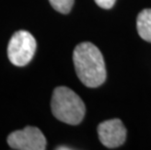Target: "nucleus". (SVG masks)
Wrapping results in <instances>:
<instances>
[{
	"instance_id": "nucleus-1",
	"label": "nucleus",
	"mask_w": 151,
	"mask_h": 150,
	"mask_svg": "<svg viewBox=\"0 0 151 150\" xmlns=\"http://www.w3.org/2000/svg\"><path fill=\"white\" fill-rule=\"evenodd\" d=\"M73 63L79 80L89 88H97L106 79L104 57L99 48L90 42L78 44L73 51Z\"/></svg>"
},
{
	"instance_id": "nucleus-2",
	"label": "nucleus",
	"mask_w": 151,
	"mask_h": 150,
	"mask_svg": "<svg viewBox=\"0 0 151 150\" xmlns=\"http://www.w3.org/2000/svg\"><path fill=\"white\" fill-rule=\"evenodd\" d=\"M51 108L58 120L68 124L78 125L85 116L86 107L81 98L71 89L60 86L54 90Z\"/></svg>"
},
{
	"instance_id": "nucleus-3",
	"label": "nucleus",
	"mask_w": 151,
	"mask_h": 150,
	"mask_svg": "<svg viewBox=\"0 0 151 150\" xmlns=\"http://www.w3.org/2000/svg\"><path fill=\"white\" fill-rule=\"evenodd\" d=\"M36 40L27 30H19L13 34L8 44V59L16 66H24L34 57Z\"/></svg>"
},
{
	"instance_id": "nucleus-4",
	"label": "nucleus",
	"mask_w": 151,
	"mask_h": 150,
	"mask_svg": "<svg viewBox=\"0 0 151 150\" xmlns=\"http://www.w3.org/2000/svg\"><path fill=\"white\" fill-rule=\"evenodd\" d=\"M7 142L12 149L17 150H44L47 145L42 132L32 126L11 133L7 138Z\"/></svg>"
},
{
	"instance_id": "nucleus-5",
	"label": "nucleus",
	"mask_w": 151,
	"mask_h": 150,
	"mask_svg": "<svg viewBox=\"0 0 151 150\" xmlns=\"http://www.w3.org/2000/svg\"><path fill=\"white\" fill-rule=\"evenodd\" d=\"M98 135L105 147L117 148L126 140L127 131L120 119H111L99 124Z\"/></svg>"
},
{
	"instance_id": "nucleus-6",
	"label": "nucleus",
	"mask_w": 151,
	"mask_h": 150,
	"mask_svg": "<svg viewBox=\"0 0 151 150\" xmlns=\"http://www.w3.org/2000/svg\"><path fill=\"white\" fill-rule=\"evenodd\" d=\"M137 28L139 36L151 43V9H144L137 19Z\"/></svg>"
},
{
	"instance_id": "nucleus-7",
	"label": "nucleus",
	"mask_w": 151,
	"mask_h": 150,
	"mask_svg": "<svg viewBox=\"0 0 151 150\" xmlns=\"http://www.w3.org/2000/svg\"><path fill=\"white\" fill-rule=\"evenodd\" d=\"M49 2L56 11L62 14H68L72 9L74 0H49Z\"/></svg>"
},
{
	"instance_id": "nucleus-8",
	"label": "nucleus",
	"mask_w": 151,
	"mask_h": 150,
	"mask_svg": "<svg viewBox=\"0 0 151 150\" xmlns=\"http://www.w3.org/2000/svg\"><path fill=\"white\" fill-rule=\"evenodd\" d=\"M116 0H95L97 5L104 9H110L113 7Z\"/></svg>"
}]
</instances>
